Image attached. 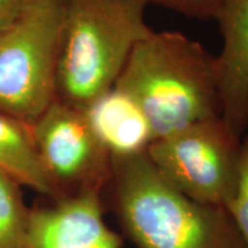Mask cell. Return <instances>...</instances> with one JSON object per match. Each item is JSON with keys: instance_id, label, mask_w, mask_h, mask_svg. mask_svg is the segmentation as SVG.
<instances>
[{"instance_id": "3957f363", "label": "cell", "mask_w": 248, "mask_h": 248, "mask_svg": "<svg viewBox=\"0 0 248 248\" xmlns=\"http://www.w3.org/2000/svg\"><path fill=\"white\" fill-rule=\"evenodd\" d=\"M142 0H63L57 98L85 109L114 88L130 53L152 30Z\"/></svg>"}, {"instance_id": "7c38bea8", "label": "cell", "mask_w": 248, "mask_h": 248, "mask_svg": "<svg viewBox=\"0 0 248 248\" xmlns=\"http://www.w3.org/2000/svg\"><path fill=\"white\" fill-rule=\"evenodd\" d=\"M226 210L248 248V133L241 137L237 185Z\"/></svg>"}, {"instance_id": "8fae6325", "label": "cell", "mask_w": 248, "mask_h": 248, "mask_svg": "<svg viewBox=\"0 0 248 248\" xmlns=\"http://www.w3.org/2000/svg\"><path fill=\"white\" fill-rule=\"evenodd\" d=\"M21 187L0 170V248H29L30 208Z\"/></svg>"}, {"instance_id": "8992f818", "label": "cell", "mask_w": 248, "mask_h": 248, "mask_svg": "<svg viewBox=\"0 0 248 248\" xmlns=\"http://www.w3.org/2000/svg\"><path fill=\"white\" fill-rule=\"evenodd\" d=\"M31 132L55 200L83 193L104 197L111 176V156L84 109L57 98L31 124Z\"/></svg>"}, {"instance_id": "5b68a950", "label": "cell", "mask_w": 248, "mask_h": 248, "mask_svg": "<svg viewBox=\"0 0 248 248\" xmlns=\"http://www.w3.org/2000/svg\"><path fill=\"white\" fill-rule=\"evenodd\" d=\"M240 141L218 116L156 139L147 155L181 193L197 202L226 208L237 185Z\"/></svg>"}, {"instance_id": "ba28073f", "label": "cell", "mask_w": 248, "mask_h": 248, "mask_svg": "<svg viewBox=\"0 0 248 248\" xmlns=\"http://www.w3.org/2000/svg\"><path fill=\"white\" fill-rule=\"evenodd\" d=\"M215 20L223 40L216 57L221 116L241 138L248 131V0H219Z\"/></svg>"}, {"instance_id": "4fadbf2b", "label": "cell", "mask_w": 248, "mask_h": 248, "mask_svg": "<svg viewBox=\"0 0 248 248\" xmlns=\"http://www.w3.org/2000/svg\"><path fill=\"white\" fill-rule=\"evenodd\" d=\"M197 20H215L219 0H142Z\"/></svg>"}, {"instance_id": "277c9868", "label": "cell", "mask_w": 248, "mask_h": 248, "mask_svg": "<svg viewBox=\"0 0 248 248\" xmlns=\"http://www.w3.org/2000/svg\"><path fill=\"white\" fill-rule=\"evenodd\" d=\"M63 0H29L0 32V111L33 124L57 99Z\"/></svg>"}, {"instance_id": "6da1fadb", "label": "cell", "mask_w": 248, "mask_h": 248, "mask_svg": "<svg viewBox=\"0 0 248 248\" xmlns=\"http://www.w3.org/2000/svg\"><path fill=\"white\" fill-rule=\"evenodd\" d=\"M104 201L137 248H247L226 208L172 187L147 152L111 157Z\"/></svg>"}, {"instance_id": "5bb4252c", "label": "cell", "mask_w": 248, "mask_h": 248, "mask_svg": "<svg viewBox=\"0 0 248 248\" xmlns=\"http://www.w3.org/2000/svg\"><path fill=\"white\" fill-rule=\"evenodd\" d=\"M29 0H0V32L20 15Z\"/></svg>"}, {"instance_id": "7a4b0ae2", "label": "cell", "mask_w": 248, "mask_h": 248, "mask_svg": "<svg viewBox=\"0 0 248 248\" xmlns=\"http://www.w3.org/2000/svg\"><path fill=\"white\" fill-rule=\"evenodd\" d=\"M114 88L138 105L154 140L222 114L217 58L179 31L139 40Z\"/></svg>"}, {"instance_id": "9c48e42d", "label": "cell", "mask_w": 248, "mask_h": 248, "mask_svg": "<svg viewBox=\"0 0 248 248\" xmlns=\"http://www.w3.org/2000/svg\"><path fill=\"white\" fill-rule=\"evenodd\" d=\"M84 110L92 130L111 157L144 153L154 141L145 114L116 88L108 90Z\"/></svg>"}, {"instance_id": "30bf717a", "label": "cell", "mask_w": 248, "mask_h": 248, "mask_svg": "<svg viewBox=\"0 0 248 248\" xmlns=\"http://www.w3.org/2000/svg\"><path fill=\"white\" fill-rule=\"evenodd\" d=\"M0 170L45 198L55 192L40 163L31 125L0 111Z\"/></svg>"}, {"instance_id": "52a82bcc", "label": "cell", "mask_w": 248, "mask_h": 248, "mask_svg": "<svg viewBox=\"0 0 248 248\" xmlns=\"http://www.w3.org/2000/svg\"><path fill=\"white\" fill-rule=\"evenodd\" d=\"M30 208L29 248H122L105 219L104 197L83 193Z\"/></svg>"}]
</instances>
